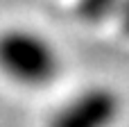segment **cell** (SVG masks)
<instances>
[{
	"label": "cell",
	"instance_id": "obj_1",
	"mask_svg": "<svg viewBox=\"0 0 129 127\" xmlns=\"http://www.w3.org/2000/svg\"><path fill=\"white\" fill-rule=\"evenodd\" d=\"M66 68L59 43L34 25L0 30V75L23 91L54 86Z\"/></svg>",
	"mask_w": 129,
	"mask_h": 127
},
{
	"label": "cell",
	"instance_id": "obj_2",
	"mask_svg": "<svg viewBox=\"0 0 129 127\" xmlns=\"http://www.w3.org/2000/svg\"><path fill=\"white\" fill-rule=\"evenodd\" d=\"M122 116L120 91L104 82H91L63 95L50 109L43 127H118Z\"/></svg>",
	"mask_w": 129,
	"mask_h": 127
},
{
	"label": "cell",
	"instance_id": "obj_3",
	"mask_svg": "<svg viewBox=\"0 0 129 127\" xmlns=\"http://www.w3.org/2000/svg\"><path fill=\"white\" fill-rule=\"evenodd\" d=\"M120 0H75V14L86 25H107L113 23Z\"/></svg>",
	"mask_w": 129,
	"mask_h": 127
},
{
	"label": "cell",
	"instance_id": "obj_4",
	"mask_svg": "<svg viewBox=\"0 0 129 127\" xmlns=\"http://www.w3.org/2000/svg\"><path fill=\"white\" fill-rule=\"evenodd\" d=\"M113 25L118 27V32L125 39H129V0H120L118 11L113 16Z\"/></svg>",
	"mask_w": 129,
	"mask_h": 127
}]
</instances>
